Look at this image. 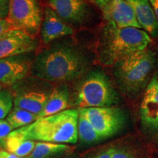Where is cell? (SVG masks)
<instances>
[{
    "label": "cell",
    "instance_id": "obj_1",
    "mask_svg": "<svg viewBox=\"0 0 158 158\" xmlns=\"http://www.w3.org/2000/svg\"><path fill=\"white\" fill-rule=\"evenodd\" d=\"M89 66L88 57L77 45L54 43L37 55L30 73L47 81H70L82 76Z\"/></svg>",
    "mask_w": 158,
    "mask_h": 158
},
{
    "label": "cell",
    "instance_id": "obj_2",
    "mask_svg": "<svg viewBox=\"0 0 158 158\" xmlns=\"http://www.w3.org/2000/svg\"><path fill=\"white\" fill-rule=\"evenodd\" d=\"M151 42L150 35L143 29L120 28L108 22L98 41V60L106 66L114 65L128 55L147 49Z\"/></svg>",
    "mask_w": 158,
    "mask_h": 158
},
{
    "label": "cell",
    "instance_id": "obj_3",
    "mask_svg": "<svg viewBox=\"0 0 158 158\" xmlns=\"http://www.w3.org/2000/svg\"><path fill=\"white\" fill-rule=\"evenodd\" d=\"M79 111L67 109L54 115L37 118L19 128L27 139L56 143L75 144L78 142Z\"/></svg>",
    "mask_w": 158,
    "mask_h": 158
},
{
    "label": "cell",
    "instance_id": "obj_4",
    "mask_svg": "<svg viewBox=\"0 0 158 158\" xmlns=\"http://www.w3.org/2000/svg\"><path fill=\"white\" fill-rule=\"evenodd\" d=\"M155 56L147 48L128 55L114 65V77L122 92L135 94L143 89L155 65Z\"/></svg>",
    "mask_w": 158,
    "mask_h": 158
},
{
    "label": "cell",
    "instance_id": "obj_5",
    "mask_svg": "<svg viewBox=\"0 0 158 158\" xmlns=\"http://www.w3.org/2000/svg\"><path fill=\"white\" fill-rule=\"evenodd\" d=\"M117 102L116 90L101 70L88 73L78 85L76 104L80 108L110 107Z\"/></svg>",
    "mask_w": 158,
    "mask_h": 158
},
{
    "label": "cell",
    "instance_id": "obj_6",
    "mask_svg": "<svg viewBox=\"0 0 158 158\" xmlns=\"http://www.w3.org/2000/svg\"><path fill=\"white\" fill-rule=\"evenodd\" d=\"M16 86L14 95V106L38 115L44 108L52 92L47 81L37 78H24Z\"/></svg>",
    "mask_w": 158,
    "mask_h": 158
},
{
    "label": "cell",
    "instance_id": "obj_7",
    "mask_svg": "<svg viewBox=\"0 0 158 158\" xmlns=\"http://www.w3.org/2000/svg\"><path fill=\"white\" fill-rule=\"evenodd\" d=\"M12 28L36 36L43 23V12L37 0H10L7 19Z\"/></svg>",
    "mask_w": 158,
    "mask_h": 158
},
{
    "label": "cell",
    "instance_id": "obj_8",
    "mask_svg": "<svg viewBox=\"0 0 158 158\" xmlns=\"http://www.w3.org/2000/svg\"><path fill=\"white\" fill-rule=\"evenodd\" d=\"M78 111L79 115L90 122L102 139L115 135L125 123V116L118 108H85Z\"/></svg>",
    "mask_w": 158,
    "mask_h": 158
},
{
    "label": "cell",
    "instance_id": "obj_9",
    "mask_svg": "<svg viewBox=\"0 0 158 158\" xmlns=\"http://www.w3.org/2000/svg\"><path fill=\"white\" fill-rule=\"evenodd\" d=\"M37 47L34 37L18 29L11 28L0 37V59L29 54Z\"/></svg>",
    "mask_w": 158,
    "mask_h": 158
},
{
    "label": "cell",
    "instance_id": "obj_10",
    "mask_svg": "<svg viewBox=\"0 0 158 158\" xmlns=\"http://www.w3.org/2000/svg\"><path fill=\"white\" fill-rule=\"evenodd\" d=\"M33 62L27 54L0 59V85L12 86L31 73Z\"/></svg>",
    "mask_w": 158,
    "mask_h": 158
},
{
    "label": "cell",
    "instance_id": "obj_11",
    "mask_svg": "<svg viewBox=\"0 0 158 158\" xmlns=\"http://www.w3.org/2000/svg\"><path fill=\"white\" fill-rule=\"evenodd\" d=\"M102 12L104 19L116 27L142 29L133 7L125 0H110Z\"/></svg>",
    "mask_w": 158,
    "mask_h": 158
},
{
    "label": "cell",
    "instance_id": "obj_12",
    "mask_svg": "<svg viewBox=\"0 0 158 158\" xmlns=\"http://www.w3.org/2000/svg\"><path fill=\"white\" fill-rule=\"evenodd\" d=\"M48 3L66 23L81 24L88 17L89 7L85 0H48Z\"/></svg>",
    "mask_w": 158,
    "mask_h": 158
},
{
    "label": "cell",
    "instance_id": "obj_13",
    "mask_svg": "<svg viewBox=\"0 0 158 158\" xmlns=\"http://www.w3.org/2000/svg\"><path fill=\"white\" fill-rule=\"evenodd\" d=\"M142 124L151 129H158V76L148 84L140 108Z\"/></svg>",
    "mask_w": 158,
    "mask_h": 158
},
{
    "label": "cell",
    "instance_id": "obj_14",
    "mask_svg": "<svg viewBox=\"0 0 158 158\" xmlns=\"http://www.w3.org/2000/svg\"><path fill=\"white\" fill-rule=\"evenodd\" d=\"M73 33V29L56 14L52 9L46 7L41 26V36L44 43H49L61 37Z\"/></svg>",
    "mask_w": 158,
    "mask_h": 158
},
{
    "label": "cell",
    "instance_id": "obj_15",
    "mask_svg": "<svg viewBox=\"0 0 158 158\" xmlns=\"http://www.w3.org/2000/svg\"><path fill=\"white\" fill-rule=\"evenodd\" d=\"M133 7L141 28L152 37H158V21L149 0H125Z\"/></svg>",
    "mask_w": 158,
    "mask_h": 158
},
{
    "label": "cell",
    "instance_id": "obj_16",
    "mask_svg": "<svg viewBox=\"0 0 158 158\" xmlns=\"http://www.w3.org/2000/svg\"><path fill=\"white\" fill-rule=\"evenodd\" d=\"M68 89L65 85L53 89L42 111L37 115V118L51 116L67 110L69 106Z\"/></svg>",
    "mask_w": 158,
    "mask_h": 158
},
{
    "label": "cell",
    "instance_id": "obj_17",
    "mask_svg": "<svg viewBox=\"0 0 158 158\" xmlns=\"http://www.w3.org/2000/svg\"><path fill=\"white\" fill-rule=\"evenodd\" d=\"M36 142L27 139L21 130L16 129L12 131L6 140L5 148L10 153L19 157H28L32 152Z\"/></svg>",
    "mask_w": 158,
    "mask_h": 158
},
{
    "label": "cell",
    "instance_id": "obj_18",
    "mask_svg": "<svg viewBox=\"0 0 158 158\" xmlns=\"http://www.w3.org/2000/svg\"><path fill=\"white\" fill-rule=\"evenodd\" d=\"M72 149L67 144L38 141L28 158H56L70 152Z\"/></svg>",
    "mask_w": 158,
    "mask_h": 158
},
{
    "label": "cell",
    "instance_id": "obj_19",
    "mask_svg": "<svg viewBox=\"0 0 158 158\" xmlns=\"http://www.w3.org/2000/svg\"><path fill=\"white\" fill-rule=\"evenodd\" d=\"M37 118V116L35 114L14 106L8 116L6 117V120L9 122L13 129L16 130L29 125Z\"/></svg>",
    "mask_w": 158,
    "mask_h": 158
},
{
    "label": "cell",
    "instance_id": "obj_20",
    "mask_svg": "<svg viewBox=\"0 0 158 158\" xmlns=\"http://www.w3.org/2000/svg\"><path fill=\"white\" fill-rule=\"evenodd\" d=\"M78 139L81 143L91 144L102 140L93 126L84 116L79 115L78 123Z\"/></svg>",
    "mask_w": 158,
    "mask_h": 158
},
{
    "label": "cell",
    "instance_id": "obj_21",
    "mask_svg": "<svg viewBox=\"0 0 158 158\" xmlns=\"http://www.w3.org/2000/svg\"><path fill=\"white\" fill-rule=\"evenodd\" d=\"M13 94L10 91L2 89L0 91V119H5L13 109Z\"/></svg>",
    "mask_w": 158,
    "mask_h": 158
},
{
    "label": "cell",
    "instance_id": "obj_22",
    "mask_svg": "<svg viewBox=\"0 0 158 158\" xmlns=\"http://www.w3.org/2000/svg\"><path fill=\"white\" fill-rule=\"evenodd\" d=\"M13 128L6 119H0V148H5L6 140Z\"/></svg>",
    "mask_w": 158,
    "mask_h": 158
},
{
    "label": "cell",
    "instance_id": "obj_23",
    "mask_svg": "<svg viewBox=\"0 0 158 158\" xmlns=\"http://www.w3.org/2000/svg\"><path fill=\"white\" fill-rule=\"evenodd\" d=\"M111 158H133L131 154L124 149L120 148H110Z\"/></svg>",
    "mask_w": 158,
    "mask_h": 158
},
{
    "label": "cell",
    "instance_id": "obj_24",
    "mask_svg": "<svg viewBox=\"0 0 158 158\" xmlns=\"http://www.w3.org/2000/svg\"><path fill=\"white\" fill-rule=\"evenodd\" d=\"M10 0H0V19H7Z\"/></svg>",
    "mask_w": 158,
    "mask_h": 158
},
{
    "label": "cell",
    "instance_id": "obj_25",
    "mask_svg": "<svg viewBox=\"0 0 158 158\" xmlns=\"http://www.w3.org/2000/svg\"><path fill=\"white\" fill-rule=\"evenodd\" d=\"M11 26L6 19H0V37L6 31L11 29Z\"/></svg>",
    "mask_w": 158,
    "mask_h": 158
},
{
    "label": "cell",
    "instance_id": "obj_26",
    "mask_svg": "<svg viewBox=\"0 0 158 158\" xmlns=\"http://www.w3.org/2000/svg\"><path fill=\"white\" fill-rule=\"evenodd\" d=\"M88 1L94 4V5H96L97 7L102 10L106 7V6L109 3L110 0H88Z\"/></svg>",
    "mask_w": 158,
    "mask_h": 158
},
{
    "label": "cell",
    "instance_id": "obj_27",
    "mask_svg": "<svg viewBox=\"0 0 158 158\" xmlns=\"http://www.w3.org/2000/svg\"><path fill=\"white\" fill-rule=\"evenodd\" d=\"M92 158H111V150H110V148L96 154Z\"/></svg>",
    "mask_w": 158,
    "mask_h": 158
},
{
    "label": "cell",
    "instance_id": "obj_28",
    "mask_svg": "<svg viewBox=\"0 0 158 158\" xmlns=\"http://www.w3.org/2000/svg\"><path fill=\"white\" fill-rule=\"evenodd\" d=\"M0 158H22L0 149Z\"/></svg>",
    "mask_w": 158,
    "mask_h": 158
},
{
    "label": "cell",
    "instance_id": "obj_29",
    "mask_svg": "<svg viewBox=\"0 0 158 158\" xmlns=\"http://www.w3.org/2000/svg\"><path fill=\"white\" fill-rule=\"evenodd\" d=\"M150 4L155 11V13L158 21V0H149Z\"/></svg>",
    "mask_w": 158,
    "mask_h": 158
},
{
    "label": "cell",
    "instance_id": "obj_30",
    "mask_svg": "<svg viewBox=\"0 0 158 158\" xmlns=\"http://www.w3.org/2000/svg\"><path fill=\"white\" fill-rule=\"evenodd\" d=\"M63 158H76V157H70V156H67V157H64Z\"/></svg>",
    "mask_w": 158,
    "mask_h": 158
},
{
    "label": "cell",
    "instance_id": "obj_31",
    "mask_svg": "<svg viewBox=\"0 0 158 158\" xmlns=\"http://www.w3.org/2000/svg\"><path fill=\"white\" fill-rule=\"evenodd\" d=\"M2 89V86L1 85H0V91H1Z\"/></svg>",
    "mask_w": 158,
    "mask_h": 158
}]
</instances>
